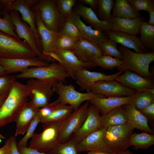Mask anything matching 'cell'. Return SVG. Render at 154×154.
I'll list each match as a JSON object with an SVG mask.
<instances>
[{
	"label": "cell",
	"mask_w": 154,
	"mask_h": 154,
	"mask_svg": "<svg viewBox=\"0 0 154 154\" xmlns=\"http://www.w3.org/2000/svg\"><path fill=\"white\" fill-rule=\"evenodd\" d=\"M28 88L26 84L15 81L8 96L0 108V128L15 121L28 102Z\"/></svg>",
	"instance_id": "cell-1"
},
{
	"label": "cell",
	"mask_w": 154,
	"mask_h": 154,
	"mask_svg": "<svg viewBox=\"0 0 154 154\" xmlns=\"http://www.w3.org/2000/svg\"><path fill=\"white\" fill-rule=\"evenodd\" d=\"M121 53L123 62L117 68L123 72L126 70L133 71L141 76L153 79L149 70V65L154 60V52L139 53L133 52L121 45L119 49Z\"/></svg>",
	"instance_id": "cell-2"
},
{
	"label": "cell",
	"mask_w": 154,
	"mask_h": 154,
	"mask_svg": "<svg viewBox=\"0 0 154 154\" xmlns=\"http://www.w3.org/2000/svg\"><path fill=\"white\" fill-rule=\"evenodd\" d=\"M70 77L61 65L54 62L46 66L31 67L24 72L16 75V79L33 78L52 85L57 81H65Z\"/></svg>",
	"instance_id": "cell-3"
},
{
	"label": "cell",
	"mask_w": 154,
	"mask_h": 154,
	"mask_svg": "<svg viewBox=\"0 0 154 154\" xmlns=\"http://www.w3.org/2000/svg\"><path fill=\"white\" fill-rule=\"evenodd\" d=\"M63 120L43 123V131L34 133L29 147L45 154L56 148L59 144L58 137Z\"/></svg>",
	"instance_id": "cell-4"
},
{
	"label": "cell",
	"mask_w": 154,
	"mask_h": 154,
	"mask_svg": "<svg viewBox=\"0 0 154 154\" xmlns=\"http://www.w3.org/2000/svg\"><path fill=\"white\" fill-rule=\"evenodd\" d=\"M39 0H0V14L3 16L5 14L16 10L22 16V20L27 23L34 33L37 39L38 48L42 50L40 37L38 34L36 26L35 12L31 8L35 5Z\"/></svg>",
	"instance_id": "cell-5"
},
{
	"label": "cell",
	"mask_w": 154,
	"mask_h": 154,
	"mask_svg": "<svg viewBox=\"0 0 154 154\" xmlns=\"http://www.w3.org/2000/svg\"><path fill=\"white\" fill-rule=\"evenodd\" d=\"M36 56L27 42L0 30V57L27 58Z\"/></svg>",
	"instance_id": "cell-6"
},
{
	"label": "cell",
	"mask_w": 154,
	"mask_h": 154,
	"mask_svg": "<svg viewBox=\"0 0 154 154\" xmlns=\"http://www.w3.org/2000/svg\"><path fill=\"white\" fill-rule=\"evenodd\" d=\"M37 12L45 26L48 29L59 33L66 18L60 12L56 0H41L31 7Z\"/></svg>",
	"instance_id": "cell-7"
},
{
	"label": "cell",
	"mask_w": 154,
	"mask_h": 154,
	"mask_svg": "<svg viewBox=\"0 0 154 154\" xmlns=\"http://www.w3.org/2000/svg\"><path fill=\"white\" fill-rule=\"evenodd\" d=\"M54 91L58 95L57 101L63 105L69 104L74 110H77L83 102L95 97L106 98L104 96L93 93L91 92L82 93L75 90L72 84H64L61 81L52 85Z\"/></svg>",
	"instance_id": "cell-8"
},
{
	"label": "cell",
	"mask_w": 154,
	"mask_h": 154,
	"mask_svg": "<svg viewBox=\"0 0 154 154\" xmlns=\"http://www.w3.org/2000/svg\"><path fill=\"white\" fill-rule=\"evenodd\" d=\"M106 129L105 142L114 152L128 149L130 146L129 140L133 129L128 123L111 126Z\"/></svg>",
	"instance_id": "cell-9"
},
{
	"label": "cell",
	"mask_w": 154,
	"mask_h": 154,
	"mask_svg": "<svg viewBox=\"0 0 154 154\" xmlns=\"http://www.w3.org/2000/svg\"><path fill=\"white\" fill-rule=\"evenodd\" d=\"M90 103L86 101L77 110H73L63 121L58 137L59 144L68 141L72 134L80 127L87 117Z\"/></svg>",
	"instance_id": "cell-10"
},
{
	"label": "cell",
	"mask_w": 154,
	"mask_h": 154,
	"mask_svg": "<svg viewBox=\"0 0 154 154\" xmlns=\"http://www.w3.org/2000/svg\"><path fill=\"white\" fill-rule=\"evenodd\" d=\"M26 85L29 90V97L37 106L42 108L50 103L54 92L52 84L31 78L29 79Z\"/></svg>",
	"instance_id": "cell-11"
},
{
	"label": "cell",
	"mask_w": 154,
	"mask_h": 154,
	"mask_svg": "<svg viewBox=\"0 0 154 154\" xmlns=\"http://www.w3.org/2000/svg\"><path fill=\"white\" fill-rule=\"evenodd\" d=\"M19 13L17 11L14 10L4 14L3 16H6L9 19L15 26V32L19 38L24 39L27 42L36 56L43 57L44 55L38 48L34 33L27 23L21 20Z\"/></svg>",
	"instance_id": "cell-12"
},
{
	"label": "cell",
	"mask_w": 154,
	"mask_h": 154,
	"mask_svg": "<svg viewBox=\"0 0 154 154\" xmlns=\"http://www.w3.org/2000/svg\"><path fill=\"white\" fill-rule=\"evenodd\" d=\"M103 128L102 115L97 108L91 104L88 107L85 120L80 127L73 134L71 139L78 143L90 134Z\"/></svg>",
	"instance_id": "cell-13"
},
{
	"label": "cell",
	"mask_w": 154,
	"mask_h": 154,
	"mask_svg": "<svg viewBox=\"0 0 154 154\" xmlns=\"http://www.w3.org/2000/svg\"><path fill=\"white\" fill-rule=\"evenodd\" d=\"M49 64L45 56L17 58L0 57V65L4 68L7 74L18 72L21 73L31 67L46 66Z\"/></svg>",
	"instance_id": "cell-14"
},
{
	"label": "cell",
	"mask_w": 154,
	"mask_h": 154,
	"mask_svg": "<svg viewBox=\"0 0 154 154\" xmlns=\"http://www.w3.org/2000/svg\"><path fill=\"white\" fill-rule=\"evenodd\" d=\"M91 92L108 97L132 96L137 92L116 80L97 82L92 86Z\"/></svg>",
	"instance_id": "cell-15"
},
{
	"label": "cell",
	"mask_w": 154,
	"mask_h": 154,
	"mask_svg": "<svg viewBox=\"0 0 154 154\" xmlns=\"http://www.w3.org/2000/svg\"><path fill=\"white\" fill-rule=\"evenodd\" d=\"M122 73L119 71L113 74L106 75L102 72L83 69L74 73V79L76 80L82 89L91 92V88L95 82L101 81L116 80Z\"/></svg>",
	"instance_id": "cell-16"
},
{
	"label": "cell",
	"mask_w": 154,
	"mask_h": 154,
	"mask_svg": "<svg viewBox=\"0 0 154 154\" xmlns=\"http://www.w3.org/2000/svg\"><path fill=\"white\" fill-rule=\"evenodd\" d=\"M106 129L103 128L90 134L77 144L78 153L99 151L107 153L114 152L106 143L104 135Z\"/></svg>",
	"instance_id": "cell-17"
},
{
	"label": "cell",
	"mask_w": 154,
	"mask_h": 154,
	"mask_svg": "<svg viewBox=\"0 0 154 154\" xmlns=\"http://www.w3.org/2000/svg\"><path fill=\"white\" fill-rule=\"evenodd\" d=\"M61 61L60 64L70 77L74 79V73L78 70L88 69L96 66L94 62L83 61L78 57L71 50H60L55 49L54 51Z\"/></svg>",
	"instance_id": "cell-18"
},
{
	"label": "cell",
	"mask_w": 154,
	"mask_h": 154,
	"mask_svg": "<svg viewBox=\"0 0 154 154\" xmlns=\"http://www.w3.org/2000/svg\"><path fill=\"white\" fill-rule=\"evenodd\" d=\"M116 80L137 92L147 91L150 89L154 88L153 79L143 77L129 70H126Z\"/></svg>",
	"instance_id": "cell-19"
},
{
	"label": "cell",
	"mask_w": 154,
	"mask_h": 154,
	"mask_svg": "<svg viewBox=\"0 0 154 154\" xmlns=\"http://www.w3.org/2000/svg\"><path fill=\"white\" fill-rule=\"evenodd\" d=\"M71 50L80 59L86 62H93L96 58L104 55L98 44L83 38L76 41Z\"/></svg>",
	"instance_id": "cell-20"
},
{
	"label": "cell",
	"mask_w": 154,
	"mask_h": 154,
	"mask_svg": "<svg viewBox=\"0 0 154 154\" xmlns=\"http://www.w3.org/2000/svg\"><path fill=\"white\" fill-rule=\"evenodd\" d=\"M35 12L36 14L35 25L37 33L40 39L42 53L53 52L60 34L47 28L41 20L38 13Z\"/></svg>",
	"instance_id": "cell-21"
},
{
	"label": "cell",
	"mask_w": 154,
	"mask_h": 154,
	"mask_svg": "<svg viewBox=\"0 0 154 154\" xmlns=\"http://www.w3.org/2000/svg\"><path fill=\"white\" fill-rule=\"evenodd\" d=\"M108 37L117 43L121 44L129 49H133L135 52L145 53L149 52L148 49L142 43L139 37L136 36L117 31H110L107 32Z\"/></svg>",
	"instance_id": "cell-22"
},
{
	"label": "cell",
	"mask_w": 154,
	"mask_h": 154,
	"mask_svg": "<svg viewBox=\"0 0 154 154\" xmlns=\"http://www.w3.org/2000/svg\"><path fill=\"white\" fill-rule=\"evenodd\" d=\"M40 108L31 100L26 103L15 121L16 123L15 136L21 134L24 135L26 133Z\"/></svg>",
	"instance_id": "cell-23"
},
{
	"label": "cell",
	"mask_w": 154,
	"mask_h": 154,
	"mask_svg": "<svg viewBox=\"0 0 154 154\" xmlns=\"http://www.w3.org/2000/svg\"><path fill=\"white\" fill-rule=\"evenodd\" d=\"M68 17L70 18L78 27L83 38L93 41L98 45L105 41L109 37L107 34L100 30L93 29L86 25L80 17L73 11Z\"/></svg>",
	"instance_id": "cell-24"
},
{
	"label": "cell",
	"mask_w": 154,
	"mask_h": 154,
	"mask_svg": "<svg viewBox=\"0 0 154 154\" xmlns=\"http://www.w3.org/2000/svg\"><path fill=\"white\" fill-rule=\"evenodd\" d=\"M87 22L91 24L95 29L103 32L111 31L112 23L111 21H102L98 17L94 11L90 8L82 4H78L74 11Z\"/></svg>",
	"instance_id": "cell-25"
},
{
	"label": "cell",
	"mask_w": 154,
	"mask_h": 154,
	"mask_svg": "<svg viewBox=\"0 0 154 154\" xmlns=\"http://www.w3.org/2000/svg\"><path fill=\"white\" fill-rule=\"evenodd\" d=\"M133 96L108 98L95 97L88 101L97 108L102 116H104L116 108L129 104Z\"/></svg>",
	"instance_id": "cell-26"
},
{
	"label": "cell",
	"mask_w": 154,
	"mask_h": 154,
	"mask_svg": "<svg viewBox=\"0 0 154 154\" xmlns=\"http://www.w3.org/2000/svg\"><path fill=\"white\" fill-rule=\"evenodd\" d=\"M143 18L139 17L133 19L112 17L111 31H117L136 36L139 33L141 23L144 21Z\"/></svg>",
	"instance_id": "cell-27"
},
{
	"label": "cell",
	"mask_w": 154,
	"mask_h": 154,
	"mask_svg": "<svg viewBox=\"0 0 154 154\" xmlns=\"http://www.w3.org/2000/svg\"><path fill=\"white\" fill-rule=\"evenodd\" d=\"M124 105L128 116V123L133 129H136L154 134V131L149 126L147 119L140 112L129 104Z\"/></svg>",
	"instance_id": "cell-28"
},
{
	"label": "cell",
	"mask_w": 154,
	"mask_h": 154,
	"mask_svg": "<svg viewBox=\"0 0 154 154\" xmlns=\"http://www.w3.org/2000/svg\"><path fill=\"white\" fill-rule=\"evenodd\" d=\"M102 120L103 127L106 129L127 123L128 116L124 105L116 108L105 115L102 116Z\"/></svg>",
	"instance_id": "cell-29"
},
{
	"label": "cell",
	"mask_w": 154,
	"mask_h": 154,
	"mask_svg": "<svg viewBox=\"0 0 154 154\" xmlns=\"http://www.w3.org/2000/svg\"><path fill=\"white\" fill-rule=\"evenodd\" d=\"M111 15L112 17L133 19L141 15L132 8L127 0H116Z\"/></svg>",
	"instance_id": "cell-30"
},
{
	"label": "cell",
	"mask_w": 154,
	"mask_h": 154,
	"mask_svg": "<svg viewBox=\"0 0 154 154\" xmlns=\"http://www.w3.org/2000/svg\"><path fill=\"white\" fill-rule=\"evenodd\" d=\"M154 103V88L148 90L137 92L130 101L129 104L140 112Z\"/></svg>",
	"instance_id": "cell-31"
},
{
	"label": "cell",
	"mask_w": 154,
	"mask_h": 154,
	"mask_svg": "<svg viewBox=\"0 0 154 154\" xmlns=\"http://www.w3.org/2000/svg\"><path fill=\"white\" fill-rule=\"evenodd\" d=\"M130 146H133L135 150H146L154 144V135L144 132L141 133H133L129 140Z\"/></svg>",
	"instance_id": "cell-32"
},
{
	"label": "cell",
	"mask_w": 154,
	"mask_h": 154,
	"mask_svg": "<svg viewBox=\"0 0 154 154\" xmlns=\"http://www.w3.org/2000/svg\"><path fill=\"white\" fill-rule=\"evenodd\" d=\"M139 33L140 35L139 38L143 45L154 52V26L143 21L140 25Z\"/></svg>",
	"instance_id": "cell-33"
},
{
	"label": "cell",
	"mask_w": 154,
	"mask_h": 154,
	"mask_svg": "<svg viewBox=\"0 0 154 154\" xmlns=\"http://www.w3.org/2000/svg\"><path fill=\"white\" fill-rule=\"evenodd\" d=\"M74 110L70 106L61 104L58 106L48 117L42 121L43 123L49 121H58L64 120Z\"/></svg>",
	"instance_id": "cell-34"
},
{
	"label": "cell",
	"mask_w": 154,
	"mask_h": 154,
	"mask_svg": "<svg viewBox=\"0 0 154 154\" xmlns=\"http://www.w3.org/2000/svg\"><path fill=\"white\" fill-rule=\"evenodd\" d=\"M98 8L97 12L99 19L110 21L112 18L111 12L114 7V0H98Z\"/></svg>",
	"instance_id": "cell-35"
},
{
	"label": "cell",
	"mask_w": 154,
	"mask_h": 154,
	"mask_svg": "<svg viewBox=\"0 0 154 154\" xmlns=\"http://www.w3.org/2000/svg\"><path fill=\"white\" fill-rule=\"evenodd\" d=\"M94 62L96 66H99L104 69L113 70L121 65L123 60L108 56L103 55L96 58Z\"/></svg>",
	"instance_id": "cell-36"
},
{
	"label": "cell",
	"mask_w": 154,
	"mask_h": 154,
	"mask_svg": "<svg viewBox=\"0 0 154 154\" xmlns=\"http://www.w3.org/2000/svg\"><path fill=\"white\" fill-rule=\"evenodd\" d=\"M59 33L60 34H64L68 36L76 41L83 38L78 27L69 17L66 18Z\"/></svg>",
	"instance_id": "cell-37"
},
{
	"label": "cell",
	"mask_w": 154,
	"mask_h": 154,
	"mask_svg": "<svg viewBox=\"0 0 154 154\" xmlns=\"http://www.w3.org/2000/svg\"><path fill=\"white\" fill-rule=\"evenodd\" d=\"M99 45L104 55L123 60L122 55L117 48V43L113 40L109 38Z\"/></svg>",
	"instance_id": "cell-38"
},
{
	"label": "cell",
	"mask_w": 154,
	"mask_h": 154,
	"mask_svg": "<svg viewBox=\"0 0 154 154\" xmlns=\"http://www.w3.org/2000/svg\"><path fill=\"white\" fill-rule=\"evenodd\" d=\"M77 143L70 139L66 142L59 144L54 149L49 151L47 154H78Z\"/></svg>",
	"instance_id": "cell-39"
},
{
	"label": "cell",
	"mask_w": 154,
	"mask_h": 154,
	"mask_svg": "<svg viewBox=\"0 0 154 154\" xmlns=\"http://www.w3.org/2000/svg\"><path fill=\"white\" fill-rule=\"evenodd\" d=\"M16 80V75L0 76V97L7 98Z\"/></svg>",
	"instance_id": "cell-40"
},
{
	"label": "cell",
	"mask_w": 154,
	"mask_h": 154,
	"mask_svg": "<svg viewBox=\"0 0 154 154\" xmlns=\"http://www.w3.org/2000/svg\"><path fill=\"white\" fill-rule=\"evenodd\" d=\"M75 42L76 41L68 36L60 34L56 44L55 49L71 50L75 46Z\"/></svg>",
	"instance_id": "cell-41"
},
{
	"label": "cell",
	"mask_w": 154,
	"mask_h": 154,
	"mask_svg": "<svg viewBox=\"0 0 154 154\" xmlns=\"http://www.w3.org/2000/svg\"><path fill=\"white\" fill-rule=\"evenodd\" d=\"M136 11L144 10L148 12L154 10V0H127Z\"/></svg>",
	"instance_id": "cell-42"
},
{
	"label": "cell",
	"mask_w": 154,
	"mask_h": 154,
	"mask_svg": "<svg viewBox=\"0 0 154 154\" xmlns=\"http://www.w3.org/2000/svg\"><path fill=\"white\" fill-rule=\"evenodd\" d=\"M41 119L39 116L37 114L29 125L24 137L17 143L18 146H25L27 145L28 140L32 138L37 126L40 122Z\"/></svg>",
	"instance_id": "cell-43"
},
{
	"label": "cell",
	"mask_w": 154,
	"mask_h": 154,
	"mask_svg": "<svg viewBox=\"0 0 154 154\" xmlns=\"http://www.w3.org/2000/svg\"><path fill=\"white\" fill-rule=\"evenodd\" d=\"M58 7L61 13L66 18L73 11L72 9L75 5V0H56Z\"/></svg>",
	"instance_id": "cell-44"
},
{
	"label": "cell",
	"mask_w": 154,
	"mask_h": 154,
	"mask_svg": "<svg viewBox=\"0 0 154 154\" xmlns=\"http://www.w3.org/2000/svg\"><path fill=\"white\" fill-rule=\"evenodd\" d=\"M15 26L7 17L5 16H3V18L0 17V31L10 35L19 38L15 31Z\"/></svg>",
	"instance_id": "cell-45"
},
{
	"label": "cell",
	"mask_w": 154,
	"mask_h": 154,
	"mask_svg": "<svg viewBox=\"0 0 154 154\" xmlns=\"http://www.w3.org/2000/svg\"><path fill=\"white\" fill-rule=\"evenodd\" d=\"M62 104L56 100L46 106L39 109L37 114L40 117L41 122L49 116L58 106Z\"/></svg>",
	"instance_id": "cell-46"
},
{
	"label": "cell",
	"mask_w": 154,
	"mask_h": 154,
	"mask_svg": "<svg viewBox=\"0 0 154 154\" xmlns=\"http://www.w3.org/2000/svg\"><path fill=\"white\" fill-rule=\"evenodd\" d=\"M142 114L146 118L148 121L154 122V103H153L140 111Z\"/></svg>",
	"instance_id": "cell-47"
},
{
	"label": "cell",
	"mask_w": 154,
	"mask_h": 154,
	"mask_svg": "<svg viewBox=\"0 0 154 154\" xmlns=\"http://www.w3.org/2000/svg\"><path fill=\"white\" fill-rule=\"evenodd\" d=\"M7 140L10 147L8 154H21L18 149L16 137L11 136Z\"/></svg>",
	"instance_id": "cell-48"
},
{
	"label": "cell",
	"mask_w": 154,
	"mask_h": 154,
	"mask_svg": "<svg viewBox=\"0 0 154 154\" xmlns=\"http://www.w3.org/2000/svg\"><path fill=\"white\" fill-rule=\"evenodd\" d=\"M18 149L21 154H46L35 149L25 146H18Z\"/></svg>",
	"instance_id": "cell-49"
},
{
	"label": "cell",
	"mask_w": 154,
	"mask_h": 154,
	"mask_svg": "<svg viewBox=\"0 0 154 154\" xmlns=\"http://www.w3.org/2000/svg\"><path fill=\"white\" fill-rule=\"evenodd\" d=\"M78 1L80 3L90 5V8L94 12H97L98 8V0H80Z\"/></svg>",
	"instance_id": "cell-50"
},
{
	"label": "cell",
	"mask_w": 154,
	"mask_h": 154,
	"mask_svg": "<svg viewBox=\"0 0 154 154\" xmlns=\"http://www.w3.org/2000/svg\"><path fill=\"white\" fill-rule=\"evenodd\" d=\"M10 149V147L7 139L5 145L0 148V154H8Z\"/></svg>",
	"instance_id": "cell-51"
},
{
	"label": "cell",
	"mask_w": 154,
	"mask_h": 154,
	"mask_svg": "<svg viewBox=\"0 0 154 154\" xmlns=\"http://www.w3.org/2000/svg\"><path fill=\"white\" fill-rule=\"evenodd\" d=\"M149 21L147 22L149 24L154 26V10L149 12Z\"/></svg>",
	"instance_id": "cell-52"
},
{
	"label": "cell",
	"mask_w": 154,
	"mask_h": 154,
	"mask_svg": "<svg viewBox=\"0 0 154 154\" xmlns=\"http://www.w3.org/2000/svg\"><path fill=\"white\" fill-rule=\"evenodd\" d=\"M116 153L113 152L111 153H107L99 151H92L88 152L86 154H116Z\"/></svg>",
	"instance_id": "cell-53"
},
{
	"label": "cell",
	"mask_w": 154,
	"mask_h": 154,
	"mask_svg": "<svg viewBox=\"0 0 154 154\" xmlns=\"http://www.w3.org/2000/svg\"><path fill=\"white\" fill-rule=\"evenodd\" d=\"M116 154H135L131 152L128 149L120 151L116 153Z\"/></svg>",
	"instance_id": "cell-54"
},
{
	"label": "cell",
	"mask_w": 154,
	"mask_h": 154,
	"mask_svg": "<svg viewBox=\"0 0 154 154\" xmlns=\"http://www.w3.org/2000/svg\"><path fill=\"white\" fill-rule=\"evenodd\" d=\"M7 74L5 69L0 65V76Z\"/></svg>",
	"instance_id": "cell-55"
},
{
	"label": "cell",
	"mask_w": 154,
	"mask_h": 154,
	"mask_svg": "<svg viewBox=\"0 0 154 154\" xmlns=\"http://www.w3.org/2000/svg\"><path fill=\"white\" fill-rule=\"evenodd\" d=\"M6 98L0 97V108Z\"/></svg>",
	"instance_id": "cell-56"
},
{
	"label": "cell",
	"mask_w": 154,
	"mask_h": 154,
	"mask_svg": "<svg viewBox=\"0 0 154 154\" xmlns=\"http://www.w3.org/2000/svg\"><path fill=\"white\" fill-rule=\"evenodd\" d=\"M5 137L0 133V140L2 139H5Z\"/></svg>",
	"instance_id": "cell-57"
},
{
	"label": "cell",
	"mask_w": 154,
	"mask_h": 154,
	"mask_svg": "<svg viewBox=\"0 0 154 154\" xmlns=\"http://www.w3.org/2000/svg\"><path fill=\"white\" fill-rule=\"evenodd\" d=\"M0 13H1V11L0 10V17H1V14H0Z\"/></svg>",
	"instance_id": "cell-58"
}]
</instances>
